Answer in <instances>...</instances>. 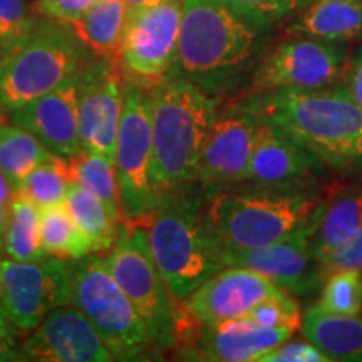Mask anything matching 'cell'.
Returning a JSON list of instances; mask_svg holds the SVG:
<instances>
[{"mask_svg":"<svg viewBox=\"0 0 362 362\" xmlns=\"http://www.w3.org/2000/svg\"><path fill=\"white\" fill-rule=\"evenodd\" d=\"M112 277L133 302L158 356L180 351L197 336L200 322L170 291L149 245L148 221L121 223L116 245L103 255Z\"/></svg>","mask_w":362,"mask_h":362,"instance_id":"8992f818","label":"cell"},{"mask_svg":"<svg viewBox=\"0 0 362 362\" xmlns=\"http://www.w3.org/2000/svg\"><path fill=\"white\" fill-rule=\"evenodd\" d=\"M320 309L339 315H359L362 310V279L359 270H337L325 279Z\"/></svg>","mask_w":362,"mask_h":362,"instance_id":"4dcf8cb0","label":"cell"},{"mask_svg":"<svg viewBox=\"0 0 362 362\" xmlns=\"http://www.w3.org/2000/svg\"><path fill=\"white\" fill-rule=\"evenodd\" d=\"M66 170L71 183L96 194L110 210L112 218L123 223L115 161L101 153L79 151L76 156L66 158Z\"/></svg>","mask_w":362,"mask_h":362,"instance_id":"4316f807","label":"cell"},{"mask_svg":"<svg viewBox=\"0 0 362 362\" xmlns=\"http://www.w3.org/2000/svg\"><path fill=\"white\" fill-rule=\"evenodd\" d=\"M300 329L330 361H362V317L330 314L314 305L302 315Z\"/></svg>","mask_w":362,"mask_h":362,"instance_id":"603a6c76","label":"cell"},{"mask_svg":"<svg viewBox=\"0 0 362 362\" xmlns=\"http://www.w3.org/2000/svg\"><path fill=\"white\" fill-rule=\"evenodd\" d=\"M337 270H359L362 272V228L349 240L325 253L317 260V274L320 282Z\"/></svg>","mask_w":362,"mask_h":362,"instance_id":"e575fe53","label":"cell"},{"mask_svg":"<svg viewBox=\"0 0 362 362\" xmlns=\"http://www.w3.org/2000/svg\"><path fill=\"white\" fill-rule=\"evenodd\" d=\"M347 52L342 44L288 35L264 54L253 72L250 93L296 89L314 90L336 86L346 71Z\"/></svg>","mask_w":362,"mask_h":362,"instance_id":"7c38bea8","label":"cell"},{"mask_svg":"<svg viewBox=\"0 0 362 362\" xmlns=\"http://www.w3.org/2000/svg\"><path fill=\"white\" fill-rule=\"evenodd\" d=\"M2 255L21 262L45 259L40 238V208L21 193H13L4 230Z\"/></svg>","mask_w":362,"mask_h":362,"instance_id":"484cf974","label":"cell"},{"mask_svg":"<svg viewBox=\"0 0 362 362\" xmlns=\"http://www.w3.org/2000/svg\"><path fill=\"white\" fill-rule=\"evenodd\" d=\"M24 336L16 327L7 312L0 307V362L21 361V344Z\"/></svg>","mask_w":362,"mask_h":362,"instance_id":"74e56055","label":"cell"},{"mask_svg":"<svg viewBox=\"0 0 362 362\" xmlns=\"http://www.w3.org/2000/svg\"><path fill=\"white\" fill-rule=\"evenodd\" d=\"M0 117H7V116H4V115H2V112H0Z\"/></svg>","mask_w":362,"mask_h":362,"instance_id":"7bdbcfd3","label":"cell"},{"mask_svg":"<svg viewBox=\"0 0 362 362\" xmlns=\"http://www.w3.org/2000/svg\"><path fill=\"white\" fill-rule=\"evenodd\" d=\"M21 361L111 362L115 356L93 322L69 302L54 309L22 339Z\"/></svg>","mask_w":362,"mask_h":362,"instance_id":"9a60e30c","label":"cell"},{"mask_svg":"<svg viewBox=\"0 0 362 362\" xmlns=\"http://www.w3.org/2000/svg\"><path fill=\"white\" fill-rule=\"evenodd\" d=\"M269 27L221 0H181L178 54L171 78L221 98L250 79L264 57Z\"/></svg>","mask_w":362,"mask_h":362,"instance_id":"6da1fadb","label":"cell"},{"mask_svg":"<svg viewBox=\"0 0 362 362\" xmlns=\"http://www.w3.org/2000/svg\"><path fill=\"white\" fill-rule=\"evenodd\" d=\"M96 2L98 0H35V8L42 17L71 24Z\"/></svg>","mask_w":362,"mask_h":362,"instance_id":"8d00e7d4","label":"cell"},{"mask_svg":"<svg viewBox=\"0 0 362 362\" xmlns=\"http://www.w3.org/2000/svg\"><path fill=\"white\" fill-rule=\"evenodd\" d=\"M126 21L128 8L123 0H98L69 27L90 54L117 62Z\"/></svg>","mask_w":362,"mask_h":362,"instance_id":"cb8c5ba5","label":"cell"},{"mask_svg":"<svg viewBox=\"0 0 362 362\" xmlns=\"http://www.w3.org/2000/svg\"><path fill=\"white\" fill-rule=\"evenodd\" d=\"M115 165L123 223L148 221L160 203L153 183L151 90L128 81H124V106Z\"/></svg>","mask_w":362,"mask_h":362,"instance_id":"9c48e42d","label":"cell"},{"mask_svg":"<svg viewBox=\"0 0 362 362\" xmlns=\"http://www.w3.org/2000/svg\"><path fill=\"white\" fill-rule=\"evenodd\" d=\"M324 165L279 126L262 119L247 181L257 187L305 188Z\"/></svg>","mask_w":362,"mask_h":362,"instance_id":"ffe728a7","label":"cell"},{"mask_svg":"<svg viewBox=\"0 0 362 362\" xmlns=\"http://www.w3.org/2000/svg\"><path fill=\"white\" fill-rule=\"evenodd\" d=\"M40 238L45 255L64 260H78L93 253L89 238L86 237L66 203L40 210Z\"/></svg>","mask_w":362,"mask_h":362,"instance_id":"f1b7e54d","label":"cell"},{"mask_svg":"<svg viewBox=\"0 0 362 362\" xmlns=\"http://www.w3.org/2000/svg\"><path fill=\"white\" fill-rule=\"evenodd\" d=\"M284 292L287 291L260 272L247 267H223L205 280L183 305L200 324H216L245 317L262 300Z\"/></svg>","mask_w":362,"mask_h":362,"instance_id":"e0dca14e","label":"cell"},{"mask_svg":"<svg viewBox=\"0 0 362 362\" xmlns=\"http://www.w3.org/2000/svg\"><path fill=\"white\" fill-rule=\"evenodd\" d=\"M124 106V78L116 61L94 56L79 71L81 151L115 161Z\"/></svg>","mask_w":362,"mask_h":362,"instance_id":"5bb4252c","label":"cell"},{"mask_svg":"<svg viewBox=\"0 0 362 362\" xmlns=\"http://www.w3.org/2000/svg\"><path fill=\"white\" fill-rule=\"evenodd\" d=\"M285 34L339 44L362 39V0H310Z\"/></svg>","mask_w":362,"mask_h":362,"instance_id":"44dd1931","label":"cell"},{"mask_svg":"<svg viewBox=\"0 0 362 362\" xmlns=\"http://www.w3.org/2000/svg\"><path fill=\"white\" fill-rule=\"evenodd\" d=\"M94 54L69 24L42 17L34 33L0 62V112L34 101L74 78Z\"/></svg>","mask_w":362,"mask_h":362,"instance_id":"52a82bcc","label":"cell"},{"mask_svg":"<svg viewBox=\"0 0 362 362\" xmlns=\"http://www.w3.org/2000/svg\"><path fill=\"white\" fill-rule=\"evenodd\" d=\"M320 200L305 188L232 187L206 194L205 216L223 255L288 237L314 216Z\"/></svg>","mask_w":362,"mask_h":362,"instance_id":"5b68a950","label":"cell"},{"mask_svg":"<svg viewBox=\"0 0 362 362\" xmlns=\"http://www.w3.org/2000/svg\"><path fill=\"white\" fill-rule=\"evenodd\" d=\"M7 52H8V49H7V45L2 42V40H0V62L4 61V57L7 56Z\"/></svg>","mask_w":362,"mask_h":362,"instance_id":"b9f144b4","label":"cell"},{"mask_svg":"<svg viewBox=\"0 0 362 362\" xmlns=\"http://www.w3.org/2000/svg\"><path fill=\"white\" fill-rule=\"evenodd\" d=\"M66 206L79 228L89 238L93 253H106L116 245L121 223L112 218L110 210L96 194L79 185L71 183Z\"/></svg>","mask_w":362,"mask_h":362,"instance_id":"83f0119b","label":"cell"},{"mask_svg":"<svg viewBox=\"0 0 362 362\" xmlns=\"http://www.w3.org/2000/svg\"><path fill=\"white\" fill-rule=\"evenodd\" d=\"M362 228V185L337 189L320 203L319 221L312 235V257L320 260L325 253L349 240Z\"/></svg>","mask_w":362,"mask_h":362,"instance_id":"7402d4cb","label":"cell"},{"mask_svg":"<svg viewBox=\"0 0 362 362\" xmlns=\"http://www.w3.org/2000/svg\"><path fill=\"white\" fill-rule=\"evenodd\" d=\"M221 2L272 29L279 22L296 16L310 0H221Z\"/></svg>","mask_w":362,"mask_h":362,"instance_id":"d6a6232c","label":"cell"},{"mask_svg":"<svg viewBox=\"0 0 362 362\" xmlns=\"http://www.w3.org/2000/svg\"><path fill=\"white\" fill-rule=\"evenodd\" d=\"M126 8H128V16L129 13L139 12V11H146V8H153L160 4L166 2V0H123Z\"/></svg>","mask_w":362,"mask_h":362,"instance_id":"60d3db41","label":"cell"},{"mask_svg":"<svg viewBox=\"0 0 362 362\" xmlns=\"http://www.w3.org/2000/svg\"><path fill=\"white\" fill-rule=\"evenodd\" d=\"M260 123V116L243 101L218 110L197 178L206 194L247 183Z\"/></svg>","mask_w":362,"mask_h":362,"instance_id":"4fadbf2b","label":"cell"},{"mask_svg":"<svg viewBox=\"0 0 362 362\" xmlns=\"http://www.w3.org/2000/svg\"><path fill=\"white\" fill-rule=\"evenodd\" d=\"M220 98L187 79L171 78L151 90L153 183L158 197L197 183Z\"/></svg>","mask_w":362,"mask_h":362,"instance_id":"3957f363","label":"cell"},{"mask_svg":"<svg viewBox=\"0 0 362 362\" xmlns=\"http://www.w3.org/2000/svg\"><path fill=\"white\" fill-rule=\"evenodd\" d=\"M7 117L33 133L54 156H76L81 151L79 72L51 93L11 111Z\"/></svg>","mask_w":362,"mask_h":362,"instance_id":"ac0fdd59","label":"cell"},{"mask_svg":"<svg viewBox=\"0 0 362 362\" xmlns=\"http://www.w3.org/2000/svg\"><path fill=\"white\" fill-rule=\"evenodd\" d=\"M54 155L29 131L0 117V171L11 181L13 192L33 171Z\"/></svg>","mask_w":362,"mask_h":362,"instance_id":"d4e9b609","label":"cell"},{"mask_svg":"<svg viewBox=\"0 0 362 362\" xmlns=\"http://www.w3.org/2000/svg\"><path fill=\"white\" fill-rule=\"evenodd\" d=\"M206 193L198 183L163 194L149 216V245L156 265L178 302L223 269L221 250L208 228Z\"/></svg>","mask_w":362,"mask_h":362,"instance_id":"277c9868","label":"cell"},{"mask_svg":"<svg viewBox=\"0 0 362 362\" xmlns=\"http://www.w3.org/2000/svg\"><path fill=\"white\" fill-rule=\"evenodd\" d=\"M330 359L312 342L285 341L262 357L260 362H329Z\"/></svg>","mask_w":362,"mask_h":362,"instance_id":"d590c367","label":"cell"},{"mask_svg":"<svg viewBox=\"0 0 362 362\" xmlns=\"http://www.w3.org/2000/svg\"><path fill=\"white\" fill-rule=\"evenodd\" d=\"M69 302V260L51 255L34 262L0 257V307L24 337L54 309Z\"/></svg>","mask_w":362,"mask_h":362,"instance_id":"8fae6325","label":"cell"},{"mask_svg":"<svg viewBox=\"0 0 362 362\" xmlns=\"http://www.w3.org/2000/svg\"><path fill=\"white\" fill-rule=\"evenodd\" d=\"M181 0L129 13L121 40L117 66L124 81L155 90L170 79L178 54Z\"/></svg>","mask_w":362,"mask_h":362,"instance_id":"30bf717a","label":"cell"},{"mask_svg":"<svg viewBox=\"0 0 362 362\" xmlns=\"http://www.w3.org/2000/svg\"><path fill=\"white\" fill-rule=\"evenodd\" d=\"M40 19L29 0H0V40L11 51L34 33Z\"/></svg>","mask_w":362,"mask_h":362,"instance_id":"1f68e13d","label":"cell"},{"mask_svg":"<svg viewBox=\"0 0 362 362\" xmlns=\"http://www.w3.org/2000/svg\"><path fill=\"white\" fill-rule=\"evenodd\" d=\"M297 330L291 327H269L248 317L202 324L197 336L178 354L194 356L193 359L218 362L262 361L272 349L288 341Z\"/></svg>","mask_w":362,"mask_h":362,"instance_id":"d6986e66","label":"cell"},{"mask_svg":"<svg viewBox=\"0 0 362 362\" xmlns=\"http://www.w3.org/2000/svg\"><path fill=\"white\" fill-rule=\"evenodd\" d=\"M245 317L269 327H291L298 330L302 325L300 307L291 292L265 298L250 309Z\"/></svg>","mask_w":362,"mask_h":362,"instance_id":"836d02e7","label":"cell"},{"mask_svg":"<svg viewBox=\"0 0 362 362\" xmlns=\"http://www.w3.org/2000/svg\"><path fill=\"white\" fill-rule=\"evenodd\" d=\"M242 101L260 119L291 134L327 168L362 171V107L347 84L250 93Z\"/></svg>","mask_w":362,"mask_h":362,"instance_id":"7a4b0ae2","label":"cell"},{"mask_svg":"<svg viewBox=\"0 0 362 362\" xmlns=\"http://www.w3.org/2000/svg\"><path fill=\"white\" fill-rule=\"evenodd\" d=\"M347 88L359 106L362 107V47L357 51L354 61H352L349 69V79H347Z\"/></svg>","mask_w":362,"mask_h":362,"instance_id":"ab89813d","label":"cell"},{"mask_svg":"<svg viewBox=\"0 0 362 362\" xmlns=\"http://www.w3.org/2000/svg\"><path fill=\"white\" fill-rule=\"evenodd\" d=\"M320 203L314 216L288 237L267 247L225 252L221 255L223 267H247L260 272L280 288L296 296H307L315 291L320 279L317 274L315 259L310 252V242L319 221Z\"/></svg>","mask_w":362,"mask_h":362,"instance_id":"2e32d148","label":"cell"},{"mask_svg":"<svg viewBox=\"0 0 362 362\" xmlns=\"http://www.w3.org/2000/svg\"><path fill=\"white\" fill-rule=\"evenodd\" d=\"M71 302L98 329L115 361L160 359L146 324L103 255L71 260Z\"/></svg>","mask_w":362,"mask_h":362,"instance_id":"ba28073f","label":"cell"},{"mask_svg":"<svg viewBox=\"0 0 362 362\" xmlns=\"http://www.w3.org/2000/svg\"><path fill=\"white\" fill-rule=\"evenodd\" d=\"M69 187L71 180L66 170V158L52 156L27 176L16 193L24 194L42 210L66 203Z\"/></svg>","mask_w":362,"mask_h":362,"instance_id":"f546056e","label":"cell"},{"mask_svg":"<svg viewBox=\"0 0 362 362\" xmlns=\"http://www.w3.org/2000/svg\"><path fill=\"white\" fill-rule=\"evenodd\" d=\"M13 188L7 176L0 171V257H2V242H4V230H6V221L8 214V205L13 197Z\"/></svg>","mask_w":362,"mask_h":362,"instance_id":"f35d334b","label":"cell"}]
</instances>
